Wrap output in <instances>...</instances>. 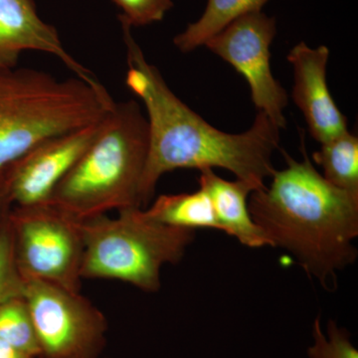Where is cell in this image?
<instances>
[{"mask_svg":"<svg viewBox=\"0 0 358 358\" xmlns=\"http://www.w3.org/2000/svg\"><path fill=\"white\" fill-rule=\"evenodd\" d=\"M120 23L127 50V87L147 112L148 150L141 181V208L154 197L160 178L176 169L219 167L255 190L266 187V178L275 171L272 157L279 148L281 129L262 112L257 113L245 133H224L211 126L167 86L134 40L133 28Z\"/></svg>","mask_w":358,"mask_h":358,"instance_id":"cell-1","label":"cell"},{"mask_svg":"<svg viewBox=\"0 0 358 358\" xmlns=\"http://www.w3.org/2000/svg\"><path fill=\"white\" fill-rule=\"evenodd\" d=\"M301 131L303 159L282 150L287 167L275 171L270 186L250 194V213L271 247H280L331 291L336 272L357 258L353 240L358 236V192L329 183L308 157Z\"/></svg>","mask_w":358,"mask_h":358,"instance_id":"cell-2","label":"cell"},{"mask_svg":"<svg viewBox=\"0 0 358 358\" xmlns=\"http://www.w3.org/2000/svg\"><path fill=\"white\" fill-rule=\"evenodd\" d=\"M148 150V120L140 103L115 102L91 145L47 203L81 221L113 210L141 208L140 187Z\"/></svg>","mask_w":358,"mask_h":358,"instance_id":"cell-3","label":"cell"},{"mask_svg":"<svg viewBox=\"0 0 358 358\" xmlns=\"http://www.w3.org/2000/svg\"><path fill=\"white\" fill-rule=\"evenodd\" d=\"M114 103L79 77L0 68V171L45 140L100 122Z\"/></svg>","mask_w":358,"mask_h":358,"instance_id":"cell-4","label":"cell"},{"mask_svg":"<svg viewBox=\"0 0 358 358\" xmlns=\"http://www.w3.org/2000/svg\"><path fill=\"white\" fill-rule=\"evenodd\" d=\"M82 279L117 280L148 293L162 287L160 271L178 264L194 240V230L171 227L145 216L143 208L86 219Z\"/></svg>","mask_w":358,"mask_h":358,"instance_id":"cell-5","label":"cell"},{"mask_svg":"<svg viewBox=\"0 0 358 358\" xmlns=\"http://www.w3.org/2000/svg\"><path fill=\"white\" fill-rule=\"evenodd\" d=\"M8 221L16 265L23 280L80 293L83 280L82 221L47 202L14 206Z\"/></svg>","mask_w":358,"mask_h":358,"instance_id":"cell-6","label":"cell"},{"mask_svg":"<svg viewBox=\"0 0 358 358\" xmlns=\"http://www.w3.org/2000/svg\"><path fill=\"white\" fill-rule=\"evenodd\" d=\"M23 298L36 334L37 358H99L102 355L107 345V317L81 293L28 281Z\"/></svg>","mask_w":358,"mask_h":358,"instance_id":"cell-7","label":"cell"},{"mask_svg":"<svg viewBox=\"0 0 358 358\" xmlns=\"http://www.w3.org/2000/svg\"><path fill=\"white\" fill-rule=\"evenodd\" d=\"M275 34V18L259 11L233 21L204 45L244 77L256 109L282 129L287 127L284 110L289 96L271 69L270 47Z\"/></svg>","mask_w":358,"mask_h":358,"instance_id":"cell-8","label":"cell"},{"mask_svg":"<svg viewBox=\"0 0 358 358\" xmlns=\"http://www.w3.org/2000/svg\"><path fill=\"white\" fill-rule=\"evenodd\" d=\"M101 122L45 140L2 169L0 176L11 205L29 206L47 202L91 145Z\"/></svg>","mask_w":358,"mask_h":358,"instance_id":"cell-9","label":"cell"},{"mask_svg":"<svg viewBox=\"0 0 358 358\" xmlns=\"http://www.w3.org/2000/svg\"><path fill=\"white\" fill-rule=\"evenodd\" d=\"M26 51L55 56L75 76L96 88L103 87L91 70L66 50L58 30L40 17L35 0H0V68L17 67Z\"/></svg>","mask_w":358,"mask_h":358,"instance_id":"cell-10","label":"cell"},{"mask_svg":"<svg viewBox=\"0 0 358 358\" xmlns=\"http://www.w3.org/2000/svg\"><path fill=\"white\" fill-rule=\"evenodd\" d=\"M287 59L294 69L292 99L303 113L310 136L324 143L348 131V119L327 83L329 48L324 45L312 48L300 42L289 50Z\"/></svg>","mask_w":358,"mask_h":358,"instance_id":"cell-11","label":"cell"},{"mask_svg":"<svg viewBox=\"0 0 358 358\" xmlns=\"http://www.w3.org/2000/svg\"><path fill=\"white\" fill-rule=\"evenodd\" d=\"M199 171V188L208 194L221 231L249 248L271 247L265 233L250 213L248 197L255 187L239 179L226 180L211 169Z\"/></svg>","mask_w":358,"mask_h":358,"instance_id":"cell-12","label":"cell"},{"mask_svg":"<svg viewBox=\"0 0 358 358\" xmlns=\"http://www.w3.org/2000/svg\"><path fill=\"white\" fill-rule=\"evenodd\" d=\"M143 212L152 220L171 227L221 231L211 200L201 188L192 193L160 195Z\"/></svg>","mask_w":358,"mask_h":358,"instance_id":"cell-13","label":"cell"},{"mask_svg":"<svg viewBox=\"0 0 358 358\" xmlns=\"http://www.w3.org/2000/svg\"><path fill=\"white\" fill-rule=\"evenodd\" d=\"M268 0H207L199 20L176 35L173 44L182 53L194 51L226 26L247 14L262 11Z\"/></svg>","mask_w":358,"mask_h":358,"instance_id":"cell-14","label":"cell"},{"mask_svg":"<svg viewBox=\"0 0 358 358\" xmlns=\"http://www.w3.org/2000/svg\"><path fill=\"white\" fill-rule=\"evenodd\" d=\"M320 145L313 160L322 167V176L336 187L358 192L357 136L346 131Z\"/></svg>","mask_w":358,"mask_h":358,"instance_id":"cell-15","label":"cell"},{"mask_svg":"<svg viewBox=\"0 0 358 358\" xmlns=\"http://www.w3.org/2000/svg\"><path fill=\"white\" fill-rule=\"evenodd\" d=\"M0 339L38 357L34 326L23 296L11 299L0 305Z\"/></svg>","mask_w":358,"mask_h":358,"instance_id":"cell-16","label":"cell"},{"mask_svg":"<svg viewBox=\"0 0 358 358\" xmlns=\"http://www.w3.org/2000/svg\"><path fill=\"white\" fill-rule=\"evenodd\" d=\"M313 345L308 348L310 358H358L352 334L345 327H338L336 320L327 322L326 334L317 317L313 324Z\"/></svg>","mask_w":358,"mask_h":358,"instance_id":"cell-17","label":"cell"},{"mask_svg":"<svg viewBox=\"0 0 358 358\" xmlns=\"http://www.w3.org/2000/svg\"><path fill=\"white\" fill-rule=\"evenodd\" d=\"M25 281L21 277L14 257L13 236L8 214L0 224V305L23 296Z\"/></svg>","mask_w":358,"mask_h":358,"instance_id":"cell-18","label":"cell"},{"mask_svg":"<svg viewBox=\"0 0 358 358\" xmlns=\"http://www.w3.org/2000/svg\"><path fill=\"white\" fill-rule=\"evenodd\" d=\"M0 358H36L0 339Z\"/></svg>","mask_w":358,"mask_h":358,"instance_id":"cell-19","label":"cell"},{"mask_svg":"<svg viewBox=\"0 0 358 358\" xmlns=\"http://www.w3.org/2000/svg\"><path fill=\"white\" fill-rule=\"evenodd\" d=\"M10 202L7 199L6 190H4L3 183H2L1 176H0V224L6 218L7 214L11 209Z\"/></svg>","mask_w":358,"mask_h":358,"instance_id":"cell-20","label":"cell"}]
</instances>
